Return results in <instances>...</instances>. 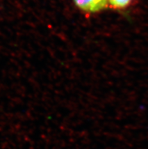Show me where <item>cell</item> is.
Here are the masks:
<instances>
[{
	"label": "cell",
	"instance_id": "cell-1",
	"mask_svg": "<svg viewBox=\"0 0 148 149\" xmlns=\"http://www.w3.org/2000/svg\"><path fill=\"white\" fill-rule=\"evenodd\" d=\"M76 6L87 13H95L104 9L107 0H73Z\"/></svg>",
	"mask_w": 148,
	"mask_h": 149
},
{
	"label": "cell",
	"instance_id": "cell-2",
	"mask_svg": "<svg viewBox=\"0 0 148 149\" xmlns=\"http://www.w3.org/2000/svg\"><path fill=\"white\" fill-rule=\"evenodd\" d=\"M107 2L115 8H124L131 3V0H107Z\"/></svg>",
	"mask_w": 148,
	"mask_h": 149
}]
</instances>
